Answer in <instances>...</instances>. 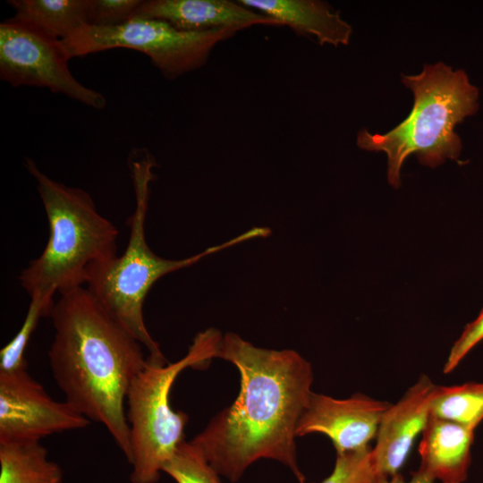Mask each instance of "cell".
Segmentation results:
<instances>
[{
    "label": "cell",
    "mask_w": 483,
    "mask_h": 483,
    "mask_svg": "<svg viewBox=\"0 0 483 483\" xmlns=\"http://www.w3.org/2000/svg\"><path fill=\"white\" fill-rule=\"evenodd\" d=\"M0 483H64V473L40 441L2 442Z\"/></svg>",
    "instance_id": "2e32d148"
},
{
    "label": "cell",
    "mask_w": 483,
    "mask_h": 483,
    "mask_svg": "<svg viewBox=\"0 0 483 483\" xmlns=\"http://www.w3.org/2000/svg\"><path fill=\"white\" fill-rule=\"evenodd\" d=\"M371 483H436L435 481L417 473L411 472L410 479H405L401 473H397L392 477L375 476Z\"/></svg>",
    "instance_id": "603a6c76"
},
{
    "label": "cell",
    "mask_w": 483,
    "mask_h": 483,
    "mask_svg": "<svg viewBox=\"0 0 483 483\" xmlns=\"http://www.w3.org/2000/svg\"><path fill=\"white\" fill-rule=\"evenodd\" d=\"M402 82L413 93L408 117L384 134L363 129L357 135L359 148L387 155V179L394 188L401 184V168L411 155L430 167L457 160L462 141L454 127L479 106V89L466 72L442 62L425 64L418 75L402 74Z\"/></svg>",
    "instance_id": "5b68a950"
},
{
    "label": "cell",
    "mask_w": 483,
    "mask_h": 483,
    "mask_svg": "<svg viewBox=\"0 0 483 483\" xmlns=\"http://www.w3.org/2000/svg\"><path fill=\"white\" fill-rule=\"evenodd\" d=\"M50 317L55 334L49 366L64 401L103 425L128 462L125 402L133 379L147 364L143 345L87 288L61 293Z\"/></svg>",
    "instance_id": "7a4b0ae2"
},
{
    "label": "cell",
    "mask_w": 483,
    "mask_h": 483,
    "mask_svg": "<svg viewBox=\"0 0 483 483\" xmlns=\"http://www.w3.org/2000/svg\"><path fill=\"white\" fill-rule=\"evenodd\" d=\"M90 422L66 401L54 400L27 368L0 371V443L40 441Z\"/></svg>",
    "instance_id": "9c48e42d"
},
{
    "label": "cell",
    "mask_w": 483,
    "mask_h": 483,
    "mask_svg": "<svg viewBox=\"0 0 483 483\" xmlns=\"http://www.w3.org/2000/svg\"><path fill=\"white\" fill-rule=\"evenodd\" d=\"M54 301L41 295L30 296L26 318L13 339L0 351V371H13L27 368L25 352L39 319L51 315Z\"/></svg>",
    "instance_id": "ac0fdd59"
},
{
    "label": "cell",
    "mask_w": 483,
    "mask_h": 483,
    "mask_svg": "<svg viewBox=\"0 0 483 483\" xmlns=\"http://www.w3.org/2000/svg\"><path fill=\"white\" fill-rule=\"evenodd\" d=\"M483 340V309L476 319L469 323L451 348L443 372L451 373L465 356Z\"/></svg>",
    "instance_id": "7402d4cb"
},
{
    "label": "cell",
    "mask_w": 483,
    "mask_h": 483,
    "mask_svg": "<svg viewBox=\"0 0 483 483\" xmlns=\"http://www.w3.org/2000/svg\"><path fill=\"white\" fill-rule=\"evenodd\" d=\"M370 446L336 453L332 472L320 483H371L376 473ZM300 483H307L305 480Z\"/></svg>",
    "instance_id": "ffe728a7"
},
{
    "label": "cell",
    "mask_w": 483,
    "mask_h": 483,
    "mask_svg": "<svg viewBox=\"0 0 483 483\" xmlns=\"http://www.w3.org/2000/svg\"><path fill=\"white\" fill-rule=\"evenodd\" d=\"M163 472L175 483H221L219 474L191 443L182 442Z\"/></svg>",
    "instance_id": "d6986e66"
},
{
    "label": "cell",
    "mask_w": 483,
    "mask_h": 483,
    "mask_svg": "<svg viewBox=\"0 0 483 483\" xmlns=\"http://www.w3.org/2000/svg\"><path fill=\"white\" fill-rule=\"evenodd\" d=\"M391 404L361 394L335 399L312 392L296 428V436L321 433L332 441L336 453L369 446L380 420Z\"/></svg>",
    "instance_id": "30bf717a"
},
{
    "label": "cell",
    "mask_w": 483,
    "mask_h": 483,
    "mask_svg": "<svg viewBox=\"0 0 483 483\" xmlns=\"http://www.w3.org/2000/svg\"><path fill=\"white\" fill-rule=\"evenodd\" d=\"M128 165L135 195V208L129 218L128 244L122 255L89 268L87 289L148 350V359L168 362L144 322L143 304L151 286L166 274L191 266L208 255L242 242L266 237L270 234V230L252 228L226 242L182 259L161 258L150 250L145 236L149 184L155 178L156 160L147 149L134 148L129 156Z\"/></svg>",
    "instance_id": "3957f363"
},
{
    "label": "cell",
    "mask_w": 483,
    "mask_h": 483,
    "mask_svg": "<svg viewBox=\"0 0 483 483\" xmlns=\"http://www.w3.org/2000/svg\"><path fill=\"white\" fill-rule=\"evenodd\" d=\"M24 167L36 180L49 225L48 242L42 253L18 276L30 296L53 300L86 284L89 268L117 256L119 232L100 215L89 192L66 186L40 171L32 158Z\"/></svg>",
    "instance_id": "277c9868"
},
{
    "label": "cell",
    "mask_w": 483,
    "mask_h": 483,
    "mask_svg": "<svg viewBox=\"0 0 483 483\" xmlns=\"http://www.w3.org/2000/svg\"><path fill=\"white\" fill-rule=\"evenodd\" d=\"M218 358L240 373V392L191 443L231 482L254 462L272 459L304 481L294 438L312 394L311 365L292 350L258 348L233 333L220 342Z\"/></svg>",
    "instance_id": "6da1fadb"
},
{
    "label": "cell",
    "mask_w": 483,
    "mask_h": 483,
    "mask_svg": "<svg viewBox=\"0 0 483 483\" xmlns=\"http://www.w3.org/2000/svg\"><path fill=\"white\" fill-rule=\"evenodd\" d=\"M10 18L57 40L88 25L89 0H8Z\"/></svg>",
    "instance_id": "9a60e30c"
},
{
    "label": "cell",
    "mask_w": 483,
    "mask_h": 483,
    "mask_svg": "<svg viewBox=\"0 0 483 483\" xmlns=\"http://www.w3.org/2000/svg\"><path fill=\"white\" fill-rule=\"evenodd\" d=\"M431 415L472 430L483 420V382L460 386H436Z\"/></svg>",
    "instance_id": "e0dca14e"
},
{
    "label": "cell",
    "mask_w": 483,
    "mask_h": 483,
    "mask_svg": "<svg viewBox=\"0 0 483 483\" xmlns=\"http://www.w3.org/2000/svg\"><path fill=\"white\" fill-rule=\"evenodd\" d=\"M417 473L440 483H463L471 463L474 430L430 415L421 433Z\"/></svg>",
    "instance_id": "4fadbf2b"
},
{
    "label": "cell",
    "mask_w": 483,
    "mask_h": 483,
    "mask_svg": "<svg viewBox=\"0 0 483 483\" xmlns=\"http://www.w3.org/2000/svg\"><path fill=\"white\" fill-rule=\"evenodd\" d=\"M436 385L422 375L402 398L391 404L380 420L371 460L376 476L400 473L413 443L421 435L430 415Z\"/></svg>",
    "instance_id": "8fae6325"
},
{
    "label": "cell",
    "mask_w": 483,
    "mask_h": 483,
    "mask_svg": "<svg viewBox=\"0 0 483 483\" xmlns=\"http://www.w3.org/2000/svg\"><path fill=\"white\" fill-rule=\"evenodd\" d=\"M141 0H89L88 25L120 26L134 17Z\"/></svg>",
    "instance_id": "44dd1931"
},
{
    "label": "cell",
    "mask_w": 483,
    "mask_h": 483,
    "mask_svg": "<svg viewBox=\"0 0 483 483\" xmlns=\"http://www.w3.org/2000/svg\"><path fill=\"white\" fill-rule=\"evenodd\" d=\"M134 17L162 20L185 31L229 28L236 31L254 25L282 26L263 13L228 0H147Z\"/></svg>",
    "instance_id": "7c38bea8"
},
{
    "label": "cell",
    "mask_w": 483,
    "mask_h": 483,
    "mask_svg": "<svg viewBox=\"0 0 483 483\" xmlns=\"http://www.w3.org/2000/svg\"><path fill=\"white\" fill-rule=\"evenodd\" d=\"M222 337L215 328L199 333L187 354L174 363L147 357L146 366L133 379L126 397L131 483H157L164 466L184 442L189 417L173 410L172 386L185 369L207 368L217 357Z\"/></svg>",
    "instance_id": "8992f818"
},
{
    "label": "cell",
    "mask_w": 483,
    "mask_h": 483,
    "mask_svg": "<svg viewBox=\"0 0 483 483\" xmlns=\"http://www.w3.org/2000/svg\"><path fill=\"white\" fill-rule=\"evenodd\" d=\"M236 32L185 31L162 20L133 17L115 27L82 26L60 42L69 60L112 48L134 49L148 55L165 78L174 80L204 66L214 47Z\"/></svg>",
    "instance_id": "52a82bcc"
},
{
    "label": "cell",
    "mask_w": 483,
    "mask_h": 483,
    "mask_svg": "<svg viewBox=\"0 0 483 483\" xmlns=\"http://www.w3.org/2000/svg\"><path fill=\"white\" fill-rule=\"evenodd\" d=\"M60 40L8 19L0 24V78L13 87L47 88L95 109L106 99L78 81Z\"/></svg>",
    "instance_id": "ba28073f"
},
{
    "label": "cell",
    "mask_w": 483,
    "mask_h": 483,
    "mask_svg": "<svg viewBox=\"0 0 483 483\" xmlns=\"http://www.w3.org/2000/svg\"><path fill=\"white\" fill-rule=\"evenodd\" d=\"M241 4L278 21L296 34L315 37L320 45H348L352 26L340 12L318 0H239Z\"/></svg>",
    "instance_id": "5bb4252c"
}]
</instances>
